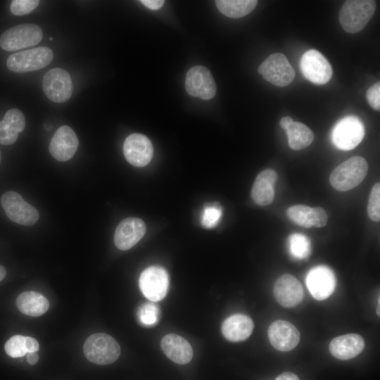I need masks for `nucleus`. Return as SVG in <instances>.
I'll list each match as a JSON object with an SVG mask.
<instances>
[{
	"instance_id": "423d86ee",
	"label": "nucleus",
	"mask_w": 380,
	"mask_h": 380,
	"mask_svg": "<svg viewBox=\"0 0 380 380\" xmlns=\"http://www.w3.org/2000/svg\"><path fill=\"white\" fill-rule=\"evenodd\" d=\"M365 131V126L358 118L346 116L334 127L331 141L341 150H352L362 141Z\"/></svg>"
},
{
	"instance_id": "39448f33",
	"label": "nucleus",
	"mask_w": 380,
	"mask_h": 380,
	"mask_svg": "<svg viewBox=\"0 0 380 380\" xmlns=\"http://www.w3.org/2000/svg\"><path fill=\"white\" fill-rule=\"evenodd\" d=\"M53 58L51 49L41 46L11 54L6 65L10 70L22 73L42 69L49 65Z\"/></svg>"
},
{
	"instance_id": "37998d69",
	"label": "nucleus",
	"mask_w": 380,
	"mask_h": 380,
	"mask_svg": "<svg viewBox=\"0 0 380 380\" xmlns=\"http://www.w3.org/2000/svg\"><path fill=\"white\" fill-rule=\"evenodd\" d=\"M50 39V40H52V39H53V38H52V37H50V39Z\"/></svg>"
},
{
	"instance_id": "bb28decb",
	"label": "nucleus",
	"mask_w": 380,
	"mask_h": 380,
	"mask_svg": "<svg viewBox=\"0 0 380 380\" xmlns=\"http://www.w3.org/2000/svg\"><path fill=\"white\" fill-rule=\"evenodd\" d=\"M289 248L291 255L296 259H305L310 254V239L302 234H293L289 237Z\"/></svg>"
},
{
	"instance_id": "dca6fc26",
	"label": "nucleus",
	"mask_w": 380,
	"mask_h": 380,
	"mask_svg": "<svg viewBox=\"0 0 380 380\" xmlns=\"http://www.w3.org/2000/svg\"><path fill=\"white\" fill-rule=\"evenodd\" d=\"M274 295L277 301L284 308H293L303 299L304 291L300 282L293 276L281 275L274 286Z\"/></svg>"
},
{
	"instance_id": "2f4dec72",
	"label": "nucleus",
	"mask_w": 380,
	"mask_h": 380,
	"mask_svg": "<svg viewBox=\"0 0 380 380\" xmlns=\"http://www.w3.org/2000/svg\"><path fill=\"white\" fill-rule=\"evenodd\" d=\"M18 134L25 127V118L23 113L17 108H11L6 111L2 120Z\"/></svg>"
},
{
	"instance_id": "473e14b6",
	"label": "nucleus",
	"mask_w": 380,
	"mask_h": 380,
	"mask_svg": "<svg viewBox=\"0 0 380 380\" xmlns=\"http://www.w3.org/2000/svg\"><path fill=\"white\" fill-rule=\"evenodd\" d=\"M39 4L38 0H14L11 4L10 10L15 15H23L34 10Z\"/></svg>"
},
{
	"instance_id": "6e6552de",
	"label": "nucleus",
	"mask_w": 380,
	"mask_h": 380,
	"mask_svg": "<svg viewBox=\"0 0 380 380\" xmlns=\"http://www.w3.org/2000/svg\"><path fill=\"white\" fill-rule=\"evenodd\" d=\"M1 205L7 217L19 224L31 226L39 219V212L15 191H6L1 199Z\"/></svg>"
},
{
	"instance_id": "7c9ffc66",
	"label": "nucleus",
	"mask_w": 380,
	"mask_h": 380,
	"mask_svg": "<svg viewBox=\"0 0 380 380\" xmlns=\"http://www.w3.org/2000/svg\"><path fill=\"white\" fill-rule=\"evenodd\" d=\"M367 213L369 218L374 222L380 220V184L376 183L372 187L369 197Z\"/></svg>"
},
{
	"instance_id": "4468645a",
	"label": "nucleus",
	"mask_w": 380,
	"mask_h": 380,
	"mask_svg": "<svg viewBox=\"0 0 380 380\" xmlns=\"http://www.w3.org/2000/svg\"><path fill=\"white\" fill-rule=\"evenodd\" d=\"M123 153L126 160L135 167H143L151 161L153 148L149 139L142 134L129 135L123 144Z\"/></svg>"
},
{
	"instance_id": "0eeeda50",
	"label": "nucleus",
	"mask_w": 380,
	"mask_h": 380,
	"mask_svg": "<svg viewBox=\"0 0 380 380\" xmlns=\"http://www.w3.org/2000/svg\"><path fill=\"white\" fill-rule=\"evenodd\" d=\"M258 72L265 80L277 87L289 85L295 77L293 68L281 53L270 55L258 67Z\"/></svg>"
},
{
	"instance_id": "a211bd4d",
	"label": "nucleus",
	"mask_w": 380,
	"mask_h": 380,
	"mask_svg": "<svg viewBox=\"0 0 380 380\" xmlns=\"http://www.w3.org/2000/svg\"><path fill=\"white\" fill-rule=\"evenodd\" d=\"M145 232L146 225L142 220L137 217L125 218L115 229V244L120 250H128L141 240Z\"/></svg>"
},
{
	"instance_id": "f704fd0d",
	"label": "nucleus",
	"mask_w": 380,
	"mask_h": 380,
	"mask_svg": "<svg viewBox=\"0 0 380 380\" xmlns=\"http://www.w3.org/2000/svg\"><path fill=\"white\" fill-rule=\"evenodd\" d=\"M367 100L369 106L375 110L380 109V82H377L371 86L366 93Z\"/></svg>"
},
{
	"instance_id": "393cba45",
	"label": "nucleus",
	"mask_w": 380,
	"mask_h": 380,
	"mask_svg": "<svg viewBox=\"0 0 380 380\" xmlns=\"http://www.w3.org/2000/svg\"><path fill=\"white\" fill-rule=\"evenodd\" d=\"M217 8L223 15L232 18H239L252 12L255 8L256 0H217Z\"/></svg>"
},
{
	"instance_id": "20e7f679",
	"label": "nucleus",
	"mask_w": 380,
	"mask_h": 380,
	"mask_svg": "<svg viewBox=\"0 0 380 380\" xmlns=\"http://www.w3.org/2000/svg\"><path fill=\"white\" fill-rule=\"evenodd\" d=\"M43 37L41 27L34 24H21L12 27L2 33L0 46L8 51L33 46Z\"/></svg>"
},
{
	"instance_id": "c85d7f7f",
	"label": "nucleus",
	"mask_w": 380,
	"mask_h": 380,
	"mask_svg": "<svg viewBox=\"0 0 380 380\" xmlns=\"http://www.w3.org/2000/svg\"><path fill=\"white\" fill-rule=\"evenodd\" d=\"M222 215V210L220 205L217 203L207 204L204 206L201 215V224L207 229L215 227Z\"/></svg>"
},
{
	"instance_id": "e433bc0d",
	"label": "nucleus",
	"mask_w": 380,
	"mask_h": 380,
	"mask_svg": "<svg viewBox=\"0 0 380 380\" xmlns=\"http://www.w3.org/2000/svg\"><path fill=\"white\" fill-rule=\"evenodd\" d=\"M140 2L151 10H158L164 4L165 1L163 0H141Z\"/></svg>"
},
{
	"instance_id": "ea45409f",
	"label": "nucleus",
	"mask_w": 380,
	"mask_h": 380,
	"mask_svg": "<svg viewBox=\"0 0 380 380\" xmlns=\"http://www.w3.org/2000/svg\"><path fill=\"white\" fill-rule=\"evenodd\" d=\"M39 360V355L37 352L27 353V360L30 365H35Z\"/></svg>"
},
{
	"instance_id": "9b49d317",
	"label": "nucleus",
	"mask_w": 380,
	"mask_h": 380,
	"mask_svg": "<svg viewBox=\"0 0 380 380\" xmlns=\"http://www.w3.org/2000/svg\"><path fill=\"white\" fill-rule=\"evenodd\" d=\"M42 87L48 99L56 103L67 101L72 93L70 75L60 68L51 69L44 75Z\"/></svg>"
},
{
	"instance_id": "a878e982",
	"label": "nucleus",
	"mask_w": 380,
	"mask_h": 380,
	"mask_svg": "<svg viewBox=\"0 0 380 380\" xmlns=\"http://www.w3.org/2000/svg\"><path fill=\"white\" fill-rule=\"evenodd\" d=\"M5 351L11 357H20L31 352H37L39 348L38 341L30 336L15 335L6 343Z\"/></svg>"
},
{
	"instance_id": "4c0bfd02",
	"label": "nucleus",
	"mask_w": 380,
	"mask_h": 380,
	"mask_svg": "<svg viewBox=\"0 0 380 380\" xmlns=\"http://www.w3.org/2000/svg\"><path fill=\"white\" fill-rule=\"evenodd\" d=\"M275 380H299V379L295 374L285 372L279 374Z\"/></svg>"
},
{
	"instance_id": "7ed1b4c3",
	"label": "nucleus",
	"mask_w": 380,
	"mask_h": 380,
	"mask_svg": "<svg viewBox=\"0 0 380 380\" xmlns=\"http://www.w3.org/2000/svg\"><path fill=\"white\" fill-rule=\"evenodd\" d=\"M83 351L86 358L91 362L106 365L118 360L120 355V347L112 336L97 333L86 339Z\"/></svg>"
},
{
	"instance_id": "6ab92c4d",
	"label": "nucleus",
	"mask_w": 380,
	"mask_h": 380,
	"mask_svg": "<svg viewBox=\"0 0 380 380\" xmlns=\"http://www.w3.org/2000/svg\"><path fill=\"white\" fill-rule=\"evenodd\" d=\"M363 338L357 334H348L335 337L329 344L330 353L341 360H350L365 348Z\"/></svg>"
},
{
	"instance_id": "f8f14e48",
	"label": "nucleus",
	"mask_w": 380,
	"mask_h": 380,
	"mask_svg": "<svg viewBox=\"0 0 380 380\" xmlns=\"http://www.w3.org/2000/svg\"><path fill=\"white\" fill-rule=\"evenodd\" d=\"M185 89L189 95L204 100L213 99L217 90L211 72L203 65H195L188 70Z\"/></svg>"
},
{
	"instance_id": "ddd939ff",
	"label": "nucleus",
	"mask_w": 380,
	"mask_h": 380,
	"mask_svg": "<svg viewBox=\"0 0 380 380\" xmlns=\"http://www.w3.org/2000/svg\"><path fill=\"white\" fill-rule=\"evenodd\" d=\"M305 282L312 296L317 300H323L334 292L336 280L329 267L319 265L308 272Z\"/></svg>"
},
{
	"instance_id": "72a5a7b5",
	"label": "nucleus",
	"mask_w": 380,
	"mask_h": 380,
	"mask_svg": "<svg viewBox=\"0 0 380 380\" xmlns=\"http://www.w3.org/2000/svg\"><path fill=\"white\" fill-rule=\"evenodd\" d=\"M18 137V133L11 127L0 121V144L3 145H11L14 144Z\"/></svg>"
},
{
	"instance_id": "412c9836",
	"label": "nucleus",
	"mask_w": 380,
	"mask_h": 380,
	"mask_svg": "<svg viewBox=\"0 0 380 380\" xmlns=\"http://www.w3.org/2000/svg\"><path fill=\"white\" fill-rule=\"evenodd\" d=\"M253 328L254 324L250 317L243 314H234L224 320L222 332L226 339L238 342L247 339Z\"/></svg>"
},
{
	"instance_id": "c9c22d12",
	"label": "nucleus",
	"mask_w": 380,
	"mask_h": 380,
	"mask_svg": "<svg viewBox=\"0 0 380 380\" xmlns=\"http://www.w3.org/2000/svg\"><path fill=\"white\" fill-rule=\"evenodd\" d=\"M327 223V214L321 207L312 208L310 213V224L312 227H322Z\"/></svg>"
},
{
	"instance_id": "cd10ccee",
	"label": "nucleus",
	"mask_w": 380,
	"mask_h": 380,
	"mask_svg": "<svg viewBox=\"0 0 380 380\" xmlns=\"http://www.w3.org/2000/svg\"><path fill=\"white\" fill-rule=\"evenodd\" d=\"M312 208L305 205H295L288 208L286 214L295 224L305 228L311 227L310 213Z\"/></svg>"
},
{
	"instance_id": "f3484780",
	"label": "nucleus",
	"mask_w": 380,
	"mask_h": 380,
	"mask_svg": "<svg viewBox=\"0 0 380 380\" xmlns=\"http://www.w3.org/2000/svg\"><path fill=\"white\" fill-rule=\"evenodd\" d=\"M79 140L75 132L68 126L60 127L53 134L49 144L51 155L58 161H67L75 155Z\"/></svg>"
},
{
	"instance_id": "1a4fd4ad",
	"label": "nucleus",
	"mask_w": 380,
	"mask_h": 380,
	"mask_svg": "<svg viewBox=\"0 0 380 380\" xmlns=\"http://www.w3.org/2000/svg\"><path fill=\"white\" fill-rule=\"evenodd\" d=\"M303 76L312 83L324 84L331 78L333 70L327 59L317 50L305 52L300 61Z\"/></svg>"
},
{
	"instance_id": "f03ea898",
	"label": "nucleus",
	"mask_w": 380,
	"mask_h": 380,
	"mask_svg": "<svg viewBox=\"0 0 380 380\" xmlns=\"http://www.w3.org/2000/svg\"><path fill=\"white\" fill-rule=\"evenodd\" d=\"M368 165L361 156H353L338 165L331 173V185L339 191L350 190L360 184L367 175Z\"/></svg>"
},
{
	"instance_id": "a19ab883",
	"label": "nucleus",
	"mask_w": 380,
	"mask_h": 380,
	"mask_svg": "<svg viewBox=\"0 0 380 380\" xmlns=\"http://www.w3.org/2000/svg\"><path fill=\"white\" fill-rule=\"evenodd\" d=\"M6 273V272L5 268L0 265V281L5 277Z\"/></svg>"
},
{
	"instance_id": "b1692460",
	"label": "nucleus",
	"mask_w": 380,
	"mask_h": 380,
	"mask_svg": "<svg viewBox=\"0 0 380 380\" xmlns=\"http://www.w3.org/2000/svg\"><path fill=\"white\" fill-rule=\"evenodd\" d=\"M289 147L296 151L309 146L313 139L312 131L300 122H294L285 130Z\"/></svg>"
},
{
	"instance_id": "aec40b11",
	"label": "nucleus",
	"mask_w": 380,
	"mask_h": 380,
	"mask_svg": "<svg viewBox=\"0 0 380 380\" xmlns=\"http://www.w3.org/2000/svg\"><path fill=\"white\" fill-rule=\"evenodd\" d=\"M160 346L165 355L177 364H187L193 357L190 343L179 335L169 334L164 336Z\"/></svg>"
},
{
	"instance_id": "f257e3e1",
	"label": "nucleus",
	"mask_w": 380,
	"mask_h": 380,
	"mask_svg": "<svg viewBox=\"0 0 380 380\" xmlns=\"http://www.w3.org/2000/svg\"><path fill=\"white\" fill-rule=\"evenodd\" d=\"M376 4L373 0L346 1L339 12V22L348 33L361 31L373 16Z\"/></svg>"
},
{
	"instance_id": "79ce46f5",
	"label": "nucleus",
	"mask_w": 380,
	"mask_h": 380,
	"mask_svg": "<svg viewBox=\"0 0 380 380\" xmlns=\"http://www.w3.org/2000/svg\"><path fill=\"white\" fill-rule=\"evenodd\" d=\"M1 152H0V163H1Z\"/></svg>"
},
{
	"instance_id": "c756f323",
	"label": "nucleus",
	"mask_w": 380,
	"mask_h": 380,
	"mask_svg": "<svg viewBox=\"0 0 380 380\" xmlns=\"http://www.w3.org/2000/svg\"><path fill=\"white\" fill-rule=\"evenodd\" d=\"M137 315L138 319L142 325L153 327L158 321L159 310L156 304L146 303L140 306Z\"/></svg>"
},
{
	"instance_id": "2eb2a0df",
	"label": "nucleus",
	"mask_w": 380,
	"mask_h": 380,
	"mask_svg": "<svg viewBox=\"0 0 380 380\" xmlns=\"http://www.w3.org/2000/svg\"><path fill=\"white\" fill-rule=\"evenodd\" d=\"M269 340L277 350L287 352L293 349L299 343L300 333L291 322L276 320L268 328Z\"/></svg>"
},
{
	"instance_id": "9d476101",
	"label": "nucleus",
	"mask_w": 380,
	"mask_h": 380,
	"mask_svg": "<svg viewBox=\"0 0 380 380\" xmlns=\"http://www.w3.org/2000/svg\"><path fill=\"white\" fill-rule=\"evenodd\" d=\"M142 293L151 301H159L165 298L169 286V276L160 266H151L145 269L139 279Z\"/></svg>"
},
{
	"instance_id": "58836bf2",
	"label": "nucleus",
	"mask_w": 380,
	"mask_h": 380,
	"mask_svg": "<svg viewBox=\"0 0 380 380\" xmlns=\"http://www.w3.org/2000/svg\"><path fill=\"white\" fill-rule=\"evenodd\" d=\"M293 122V120L291 117L285 116L281 119L279 124L281 127L285 131Z\"/></svg>"
},
{
	"instance_id": "4be33fe9",
	"label": "nucleus",
	"mask_w": 380,
	"mask_h": 380,
	"mask_svg": "<svg viewBox=\"0 0 380 380\" xmlns=\"http://www.w3.org/2000/svg\"><path fill=\"white\" fill-rule=\"evenodd\" d=\"M277 179V172L272 169L265 170L258 175L251 190V196L255 203L265 206L272 202Z\"/></svg>"
},
{
	"instance_id": "5701e85b",
	"label": "nucleus",
	"mask_w": 380,
	"mask_h": 380,
	"mask_svg": "<svg viewBox=\"0 0 380 380\" xmlns=\"http://www.w3.org/2000/svg\"><path fill=\"white\" fill-rule=\"evenodd\" d=\"M16 305L23 314L38 317L48 310L49 303L42 294L35 291H25L17 298Z\"/></svg>"
}]
</instances>
